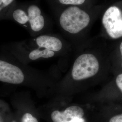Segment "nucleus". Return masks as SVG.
Here are the masks:
<instances>
[{"instance_id": "nucleus-6", "label": "nucleus", "mask_w": 122, "mask_h": 122, "mask_svg": "<svg viewBox=\"0 0 122 122\" xmlns=\"http://www.w3.org/2000/svg\"><path fill=\"white\" fill-rule=\"evenodd\" d=\"M36 43L40 48L47 49L53 52H57L62 48L61 40L55 37L48 35H41L36 40Z\"/></svg>"}, {"instance_id": "nucleus-17", "label": "nucleus", "mask_w": 122, "mask_h": 122, "mask_svg": "<svg viewBox=\"0 0 122 122\" xmlns=\"http://www.w3.org/2000/svg\"><path fill=\"white\" fill-rule=\"evenodd\" d=\"M119 50H120V54L121 55L122 58V42H121V43H120V45H119Z\"/></svg>"}, {"instance_id": "nucleus-2", "label": "nucleus", "mask_w": 122, "mask_h": 122, "mask_svg": "<svg viewBox=\"0 0 122 122\" xmlns=\"http://www.w3.org/2000/svg\"><path fill=\"white\" fill-rule=\"evenodd\" d=\"M101 23L106 33L111 39L122 38V1L111 5L105 9Z\"/></svg>"}, {"instance_id": "nucleus-11", "label": "nucleus", "mask_w": 122, "mask_h": 122, "mask_svg": "<svg viewBox=\"0 0 122 122\" xmlns=\"http://www.w3.org/2000/svg\"><path fill=\"white\" fill-rule=\"evenodd\" d=\"M87 0H58L59 3L66 6H81L86 3Z\"/></svg>"}, {"instance_id": "nucleus-4", "label": "nucleus", "mask_w": 122, "mask_h": 122, "mask_svg": "<svg viewBox=\"0 0 122 122\" xmlns=\"http://www.w3.org/2000/svg\"><path fill=\"white\" fill-rule=\"evenodd\" d=\"M24 80V75L17 66L5 61L0 60V81L19 84Z\"/></svg>"}, {"instance_id": "nucleus-10", "label": "nucleus", "mask_w": 122, "mask_h": 122, "mask_svg": "<svg viewBox=\"0 0 122 122\" xmlns=\"http://www.w3.org/2000/svg\"><path fill=\"white\" fill-rule=\"evenodd\" d=\"M41 15V11L39 7L36 5H30L28 10V15L29 20L34 19Z\"/></svg>"}, {"instance_id": "nucleus-12", "label": "nucleus", "mask_w": 122, "mask_h": 122, "mask_svg": "<svg viewBox=\"0 0 122 122\" xmlns=\"http://www.w3.org/2000/svg\"><path fill=\"white\" fill-rule=\"evenodd\" d=\"M21 122H38L36 118L30 113L24 114L22 117Z\"/></svg>"}, {"instance_id": "nucleus-15", "label": "nucleus", "mask_w": 122, "mask_h": 122, "mask_svg": "<svg viewBox=\"0 0 122 122\" xmlns=\"http://www.w3.org/2000/svg\"><path fill=\"white\" fill-rule=\"evenodd\" d=\"M4 7H5L9 5L14 0H1Z\"/></svg>"}, {"instance_id": "nucleus-19", "label": "nucleus", "mask_w": 122, "mask_h": 122, "mask_svg": "<svg viewBox=\"0 0 122 122\" xmlns=\"http://www.w3.org/2000/svg\"><path fill=\"white\" fill-rule=\"evenodd\" d=\"M0 122H1V119H0Z\"/></svg>"}, {"instance_id": "nucleus-5", "label": "nucleus", "mask_w": 122, "mask_h": 122, "mask_svg": "<svg viewBox=\"0 0 122 122\" xmlns=\"http://www.w3.org/2000/svg\"><path fill=\"white\" fill-rule=\"evenodd\" d=\"M84 115L83 109L77 106H71L64 111L55 110L51 114L53 122H69L74 118H82Z\"/></svg>"}, {"instance_id": "nucleus-1", "label": "nucleus", "mask_w": 122, "mask_h": 122, "mask_svg": "<svg viewBox=\"0 0 122 122\" xmlns=\"http://www.w3.org/2000/svg\"><path fill=\"white\" fill-rule=\"evenodd\" d=\"M92 16L81 6H67L61 13L59 22L64 30L71 34H76L90 25Z\"/></svg>"}, {"instance_id": "nucleus-14", "label": "nucleus", "mask_w": 122, "mask_h": 122, "mask_svg": "<svg viewBox=\"0 0 122 122\" xmlns=\"http://www.w3.org/2000/svg\"><path fill=\"white\" fill-rule=\"evenodd\" d=\"M109 122H122V113L111 118Z\"/></svg>"}, {"instance_id": "nucleus-3", "label": "nucleus", "mask_w": 122, "mask_h": 122, "mask_svg": "<svg viewBox=\"0 0 122 122\" xmlns=\"http://www.w3.org/2000/svg\"><path fill=\"white\" fill-rule=\"evenodd\" d=\"M99 70V63L96 57L91 53L79 56L75 61L71 71L72 78L80 81L96 75Z\"/></svg>"}, {"instance_id": "nucleus-7", "label": "nucleus", "mask_w": 122, "mask_h": 122, "mask_svg": "<svg viewBox=\"0 0 122 122\" xmlns=\"http://www.w3.org/2000/svg\"><path fill=\"white\" fill-rule=\"evenodd\" d=\"M54 54V52L50 51L47 49H44V50H40L39 49H37L31 51L29 55V57L31 60H35L40 57H53Z\"/></svg>"}, {"instance_id": "nucleus-9", "label": "nucleus", "mask_w": 122, "mask_h": 122, "mask_svg": "<svg viewBox=\"0 0 122 122\" xmlns=\"http://www.w3.org/2000/svg\"><path fill=\"white\" fill-rule=\"evenodd\" d=\"M13 17L14 20L20 24H25L29 21L28 15L22 10L18 9L14 11Z\"/></svg>"}, {"instance_id": "nucleus-16", "label": "nucleus", "mask_w": 122, "mask_h": 122, "mask_svg": "<svg viewBox=\"0 0 122 122\" xmlns=\"http://www.w3.org/2000/svg\"><path fill=\"white\" fill-rule=\"evenodd\" d=\"M69 122H84V119L83 118H74Z\"/></svg>"}, {"instance_id": "nucleus-18", "label": "nucleus", "mask_w": 122, "mask_h": 122, "mask_svg": "<svg viewBox=\"0 0 122 122\" xmlns=\"http://www.w3.org/2000/svg\"><path fill=\"white\" fill-rule=\"evenodd\" d=\"M4 6L2 4V2L1 0H0V11L1 10L4 8Z\"/></svg>"}, {"instance_id": "nucleus-8", "label": "nucleus", "mask_w": 122, "mask_h": 122, "mask_svg": "<svg viewBox=\"0 0 122 122\" xmlns=\"http://www.w3.org/2000/svg\"><path fill=\"white\" fill-rule=\"evenodd\" d=\"M31 29L35 32H38L43 29L45 25L44 16L41 15L34 19L29 20Z\"/></svg>"}, {"instance_id": "nucleus-13", "label": "nucleus", "mask_w": 122, "mask_h": 122, "mask_svg": "<svg viewBox=\"0 0 122 122\" xmlns=\"http://www.w3.org/2000/svg\"><path fill=\"white\" fill-rule=\"evenodd\" d=\"M116 83L122 92V74H119L117 76L116 79Z\"/></svg>"}]
</instances>
